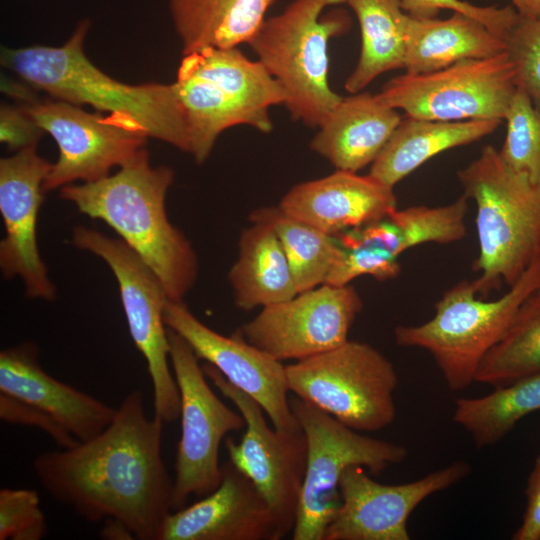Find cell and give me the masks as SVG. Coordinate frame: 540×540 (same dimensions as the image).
Returning a JSON list of instances; mask_svg holds the SVG:
<instances>
[{
  "mask_svg": "<svg viewBox=\"0 0 540 540\" xmlns=\"http://www.w3.org/2000/svg\"><path fill=\"white\" fill-rule=\"evenodd\" d=\"M174 172L152 167L145 149L113 175L60 189L79 212L109 225L152 269L170 300H183L195 284L198 260L191 243L169 221L166 194Z\"/></svg>",
  "mask_w": 540,
  "mask_h": 540,
  "instance_id": "7a4b0ae2",
  "label": "cell"
},
{
  "mask_svg": "<svg viewBox=\"0 0 540 540\" xmlns=\"http://www.w3.org/2000/svg\"><path fill=\"white\" fill-rule=\"evenodd\" d=\"M228 280L235 305L244 311L298 294L283 247L273 229L264 223L253 222L242 231L238 258Z\"/></svg>",
  "mask_w": 540,
  "mask_h": 540,
  "instance_id": "484cf974",
  "label": "cell"
},
{
  "mask_svg": "<svg viewBox=\"0 0 540 540\" xmlns=\"http://www.w3.org/2000/svg\"><path fill=\"white\" fill-rule=\"evenodd\" d=\"M468 198L462 195L443 206H411L396 209L387 217L342 232L352 241L365 245L393 266L401 267L399 257L424 243L450 244L465 238Z\"/></svg>",
  "mask_w": 540,
  "mask_h": 540,
  "instance_id": "d4e9b609",
  "label": "cell"
},
{
  "mask_svg": "<svg viewBox=\"0 0 540 540\" xmlns=\"http://www.w3.org/2000/svg\"><path fill=\"white\" fill-rule=\"evenodd\" d=\"M506 137L499 151L515 171L540 179V104L517 86L506 114Z\"/></svg>",
  "mask_w": 540,
  "mask_h": 540,
  "instance_id": "1f68e13d",
  "label": "cell"
},
{
  "mask_svg": "<svg viewBox=\"0 0 540 540\" xmlns=\"http://www.w3.org/2000/svg\"><path fill=\"white\" fill-rule=\"evenodd\" d=\"M278 207L287 215L337 236L390 215L397 209L393 188L357 172L336 170L293 186Z\"/></svg>",
  "mask_w": 540,
  "mask_h": 540,
  "instance_id": "44dd1931",
  "label": "cell"
},
{
  "mask_svg": "<svg viewBox=\"0 0 540 540\" xmlns=\"http://www.w3.org/2000/svg\"><path fill=\"white\" fill-rule=\"evenodd\" d=\"M404 69L424 74L467 59L490 58L507 52L506 39L465 14L446 19L408 15Z\"/></svg>",
  "mask_w": 540,
  "mask_h": 540,
  "instance_id": "cb8c5ba5",
  "label": "cell"
},
{
  "mask_svg": "<svg viewBox=\"0 0 540 540\" xmlns=\"http://www.w3.org/2000/svg\"><path fill=\"white\" fill-rule=\"evenodd\" d=\"M249 218L269 225L277 235L298 293L326 283L343 253L336 236L287 215L278 206L258 208Z\"/></svg>",
  "mask_w": 540,
  "mask_h": 540,
  "instance_id": "f546056e",
  "label": "cell"
},
{
  "mask_svg": "<svg viewBox=\"0 0 540 540\" xmlns=\"http://www.w3.org/2000/svg\"><path fill=\"white\" fill-rule=\"evenodd\" d=\"M540 371V288L520 305L500 340L484 357L476 382L506 386Z\"/></svg>",
  "mask_w": 540,
  "mask_h": 540,
  "instance_id": "4dcf8cb0",
  "label": "cell"
},
{
  "mask_svg": "<svg viewBox=\"0 0 540 540\" xmlns=\"http://www.w3.org/2000/svg\"><path fill=\"white\" fill-rule=\"evenodd\" d=\"M164 422L130 391L110 424L69 448L44 451L32 466L45 491L87 522H122L139 540H158L172 512L173 479L161 453Z\"/></svg>",
  "mask_w": 540,
  "mask_h": 540,
  "instance_id": "6da1fadb",
  "label": "cell"
},
{
  "mask_svg": "<svg viewBox=\"0 0 540 540\" xmlns=\"http://www.w3.org/2000/svg\"><path fill=\"white\" fill-rule=\"evenodd\" d=\"M402 9L417 19L436 18L442 9L470 16L495 34L506 39L518 21L519 14L510 5L505 7L476 6L462 0H400Z\"/></svg>",
  "mask_w": 540,
  "mask_h": 540,
  "instance_id": "e575fe53",
  "label": "cell"
},
{
  "mask_svg": "<svg viewBox=\"0 0 540 540\" xmlns=\"http://www.w3.org/2000/svg\"><path fill=\"white\" fill-rule=\"evenodd\" d=\"M476 205L479 253L471 281L479 298L512 286L540 257V179L512 169L491 145L457 172Z\"/></svg>",
  "mask_w": 540,
  "mask_h": 540,
  "instance_id": "277c9868",
  "label": "cell"
},
{
  "mask_svg": "<svg viewBox=\"0 0 540 540\" xmlns=\"http://www.w3.org/2000/svg\"><path fill=\"white\" fill-rule=\"evenodd\" d=\"M0 393L46 414L78 441L101 433L116 411L103 401L49 375L39 363L37 346L31 342L0 352Z\"/></svg>",
  "mask_w": 540,
  "mask_h": 540,
  "instance_id": "ffe728a7",
  "label": "cell"
},
{
  "mask_svg": "<svg viewBox=\"0 0 540 540\" xmlns=\"http://www.w3.org/2000/svg\"><path fill=\"white\" fill-rule=\"evenodd\" d=\"M163 319L199 360L214 366L232 385L253 398L275 428H301L291 409L286 369L281 361L249 343L238 330L231 336L212 330L183 300L168 299Z\"/></svg>",
  "mask_w": 540,
  "mask_h": 540,
  "instance_id": "e0dca14e",
  "label": "cell"
},
{
  "mask_svg": "<svg viewBox=\"0 0 540 540\" xmlns=\"http://www.w3.org/2000/svg\"><path fill=\"white\" fill-rule=\"evenodd\" d=\"M357 17L361 48L345 89L358 93L379 75L404 69L408 14L400 0H345Z\"/></svg>",
  "mask_w": 540,
  "mask_h": 540,
  "instance_id": "83f0119b",
  "label": "cell"
},
{
  "mask_svg": "<svg viewBox=\"0 0 540 540\" xmlns=\"http://www.w3.org/2000/svg\"><path fill=\"white\" fill-rule=\"evenodd\" d=\"M401 119L377 94L354 93L332 109L310 148L336 170L358 172L374 162Z\"/></svg>",
  "mask_w": 540,
  "mask_h": 540,
  "instance_id": "7402d4cb",
  "label": "cell"
},
{
  "mask_svg": "<svg viewBox=\"0 0 540 540\" xmlns=\"http://www.w3.org/2000/svg\"><path fill=\"white\" fill-rule=\"evenodd\" d=\"M345 0H293L281 13L265 19L249 45L286 93L294 120L319 127L341 100L329 85L328 44L351 26L348 15L323 11Z\"/></svg>",
  "mask_w": 540,
  "mask_h": 540,
  "instance_id": "8992f818",
  "label": "cell"
},
{
  "mask_svg": "<svg viewBox=\"0 0 540 540\" xmlns=\"http://www.w3.org/2000/svg\"><path fill=\"white\" fill-rule=\"evenodd\" d=\"M170 364L180 395L181 436L173 479L172 511L188 499L212 493L220 484L219 449L230 432L244 429L241 413L212 390L190 345L167 328Z\"/></svg>",
  "mask_w": 540,
  "mask_h": 540,
  "instance_id": "8fae6325",
  "label": "cell"
},
{
  "mask_svg": "<svg viewBox=\"0 0 540 540\" xmlns=\"http://www.w3.org/2000/svg\"><path fill=\"white\" fill-rule=\"evenodd\" d=\"M511 6L522 17H539L540 16V0H509Z\"/></svg>",
  "mask_w": 540,
  "mask_h": 540,
  "instance_id": "ab89813d",
  "label": "cell"
},
{
  "mask_svg": "<svg viewBox=\"0 0 540 540\" xmlns=\"http://www.w3.org/2000/svg\"><path fill=\"white\" fill-rule=\"evenodd\" d=\"M276 0H170L183 54L250 43Z\"/></svg>",
  "mask_w": 540,
  "mask_h": 540,
  "instance_id": "4316f807",
  "label": "cell"
},
{
  "mask_svg": "<svg viewBox=\"0 0 540 540\" xmlns=\"http://www.w3.org/2000/svg\"><path fill=\"white\" fill-rule=\"evenodd\" d=\"M540 410V371L482 397L455 401L453 420L472 437L477 448L501 441L528 414Z\"/></svg>",
  "mask_w": 540,
  "mask_h": 540,
  "instance_id": "f1b7e54d",
  "label": "cell"
},
{
  "mask_svg": "<svg viewBox=\"0 0 540 540\" xmlns=\"http://www.w3.org/2000/svg\"><path fill=\"white\" fill-rule=\"evenodd\" d=\"M470 465L455 461L404 484L373 480L362 466H350L339 482L340 506L323 540H409L408 519L434 493L467 477Z\"/></svg>",
  "mask_w": 540,
  "mask_h": 540,
  "instance_id": "2e32d148",
  "label": "cell"
},
{
  "mask_svg": "<svg viewBox=\"0 0 540 540\" xmlns=\"http://www.w3.org/2000/svg\"><path fill=\"white\" fill-rule=\"evenodd\" d=\"M101 536L104 539L111 540L135 539L131 531L122 522L115 519H107L104 521Z\"/></svg>",
  "mask_w": 540,
  "mask_h": 540,
  "instance_id": "f35d334b",
  "label": "cell"
},
{
  "mask_svg": "<svg viewBox=\"0 0 540 540\" xmlns=\"http://www.w3.org/2000/svg\"><path fill=\"white\" fill-rule=\"evenodd\" d=\"M20 105L53 137L59 149L58 159L43 183L44 191L76 180H100L113 167L130 163L146 149L148 136L129 118L99 111L90 113L79 105L54 98H37Z\"/></svg>",
  "mask_w": 540,
  "mask_h": 540,
  "instance_id": "5bb4252c",
  "label": "cell"
},
{
  "mask_svg": "<svg viewBox=\"0 0 540 540\" xmlns=\"http://www.w3.org/2000/svg\"><path fill=\"white\" fill-rule=\"evenodd\" d=\"M289 391L360 431L381 430L394 421L398 375L393 363L372 345L344 344L285 365Z\"/></svg>",
  "mask_w": 540,
  "mask_h": 540,
  "instance_id": "ba28073f",
  "label": "cell"
},
{
  "mask_svg": "<svg viewBox=\"0 0 540 540\" xmlns=\"http://www.w3.org/2000/svg\"><path fill=\"white\" fill-rule=\"evenodd\" d=\"M202 369L211 383L241 413L244 433L237 442L225 440L229 461L257 487L277 516L287 536L292 533L307 463V439L303 430L275 428L263 408L232 385L214 366Z\"/></svg>",
  "mask_w": 540,
  "mask_h": 540,
  "instance_id": "4fadbf2b",
  "label": "cell"
},
{
  "mask_svg": "<svg viewBox=\"0 0 540 540\" xmlns=\"http://www.w3.org/2000/svg\"><path fill=\"white\" fill-rule=\"evenodd\" d=\"M540 288V257L499 298H479L462 280L435 304V314L420 325H399L394 338L401 347L430 353L448 388L459 391L476 382L484 357L505 333L523 301Z\"/></svg>",
  "mask_w": 540,
  "mask_h": 540,
  "instance_id": "52a82bcc",
  "label": "cell"
},
{
  "mask_svg": "<svg viewBox=\"0 0 540 540\" xmlns=\"http://www.w3.org/2000/svg\"><path fill=\"white\" fill-rule=\"evenodd\" d=\"M72 243L100 257L113 272L131 338L145 358L153 387L154 415L165 424L180 417V395L169 356L163 312L168 300L152 269L123 240L78 226Z\"/></svg>",
  "mask_w": 540,
  "mask_h": 540,
  "instance_id": "30bf717a",
  "label": "cell"
},
{
  "mask_svg": "<svg viewBox=\"0 0 540 540\" xmlns=\"http://www.w3.org/2000/svg\"><path fill=\"white\" fill-rule=\"evenodd\" d=\"M89 22L82 21L60 47L3 48L1 63L51 98L123 116L148 137L190 154L191 145L174 84H126L105 74L84 52Z\"/></svg>",
  "mask_w": 540,
  "mask_h": 540,
  "instance_id": "3957f363",
  "label": "cell"
},
{
  "mask_svg": "<svg viewBox=\"0 0 540 540\" xmlns=\"http://www.w3.org/2000/svg\"><path fill=\"white\" fill-rule=\"evenodd\" d=\"M47 524L37 491L27 488L0 490V540H40Z\"/></svg>",
  "mask_w": 540,
  "mask_h": 540,
  "instance_id": "d6a6232c",
  "label": "cell"
},
{
  "mask_svg": "<svg viewBox=\"0 0 540 540\" xmlns=\"http://www.w3.org/2000/svg\"><path fill=\"white\" fill-rule=\"evenodd\" d=\"M516 88L515 69L504 52L462 60L430 73L399 75L377 95L387 106L418 119L504 120Z\"/></svg>",
  "mask_w": 540,
  "mask_h": 540,
  "instance_id": "7c38bea8",
  "label": "cell"
},
{
  "mask_svg": "<svg viewBox=\"0 0 540 540\" xmlns=\"http://www.w3.org/2000/svg\"><path fill=\"white\" fill-rule=\"evenodd\" d=\"M52 164L37 153V144L0 160V213L5 237L0 242V267L5 278L19 276L26 295L51 301L56 289L40 257L37 220L44 200L43 183Z\"/></svg>",
  "mask_w": 540,
  "mask_h": 540,
  "instance_id": "ac0fdd59",
  "label": "cell"
},
{
  "mask_svg": "<svg viewBox=\"0 0 540 540\" xmlns=\"http://www.w3.org/2000/svg\"><path fill=\"white\" fill-rule=\"evenodd\" d=\"M290 405L307 439V463L293 540H323L340 506L339 482L350 466L372 475L403 462L406 447L367 436L293 396Z\"/></svg>",
  "mask_w": 540,
  "mask_h": 540,
  "instance_id": "9c48e42d",
  "label": "cell"
},
{
  "mask_svg": "<svg viewBox=\"0 0 540 540\" xmlns=\"http://www.w3.org/2000/svg\"><path fill=\"white\" fill-rule=\"evenodd\" d=\"M186 122L191 151L198 164L210 155L226 129L247 125L269 133V110L285 104L281 85L263 64L237 47H208L185 54L173 83Z\"/></svg>",
  "mask_w": 540,
  "mask_h": 540,
  "instance_id": "5b68a950",
  "label": "cell"
},
{
  "mask_svg": "<svg viewBox=\"0 0 540 540\" xmlns=\"http://www.w3.org/2000/svg\"><path fill=\"white\" fill-rule=\"evenodd\" d=\"M0 418L11 425L38 428L51 437L60 448H69L79 442L46 414L4 393H0Z\"/></svg>",
  "mask_w": 540,
  "mask_h": 540,
  "instance_id": "d590c367",
  "label": "cell"
},
{
  "mask_svg": "<svg viewBox=\"0 0 540 540\" xmlns=\"http://www.w3.org/2000/svg\"><path fill=\"white\" fill-rule=\"evenodd\" d=\"M219 486L192 505L172 511L158 540H280L282 526L254 483L230 461Z\"/></svg>",
  "mask_w": 540,
  "mask_h": 540,
  "instance_id": "d6986e66",
  "label": "cell"
},
{
  "mask_svg": "<svg viewBox=\"0 0 540 540\" xmlns=\"http://www.w3.org/2000/svg\"><path fill=\"white\" fill-rule=\"evenodd\" d=\"M507 53L516 73V84L540 104V16L519 15L506 38Z\"/></svg>",
  "mask_w": 540,
  "mask_h": 540,
  "instance_id": "836d02e7",
  "label": "cell"
},
{
  "mask_svg": "<svg viewBox=\"0 0 540 540\" xmlns=\"http://www.w3.org/2000/svg\"><path fill=\"white\" fill-rule=\"evenodd\" d=\"M362 308V299L353 286L325 283L263 307L238 331L278 361H298L347 342Z\"/></svg>",
  "mask_w": 540,
  "mask_h": 540,
  "instance_id": "9a60e30c",
  "label": "cell"
},
{
  "mask_svg": "<svg viewBox=\"0 0 540 540\" xmlns=\"http://www.w3.org/2000/svg\"><path fill=\"white\" fill-rule=\"evenodd\" d=\"M43 132L22 105H1L0 139L10 149L18 151L37 144Z\"/></svg>",
  "mask_w": 540,
  "mask_h": 540,
  "instance_id": "8d00e7d4",
  "label": "cell"
},
{
  "mask_svg": "<svg viewBox=\"0 0 540 540\" xmlns=\"http://www.w3.org/2000/svg\"><path fill=\"white\" fill-rule=\"evenodd\" d=\"M502 121H436L406 116L370 165L368 175L394 188L437 154L480 140L493 133Z\"/></svg>",
  "mask_w": 540,
  "mask_h": 540,
  "instance_id": "603a6c76",
  "label": "cell"
},
{
  "mask_svg": "<svg viewBox=\"0 0 540 540\" xmlns=\"http://www.w3.org/2000/svg\"><path fill=\"white\" fill-rule=\"evenodd\" d=\"M526 507L513 540H540V453L534 461L525 488Z\"/></svg>",
  "mask_w": 540,
  "mask_h": 540,
  "instance_id": "74e56055",
  "label": "cell"
}]
</instances>
